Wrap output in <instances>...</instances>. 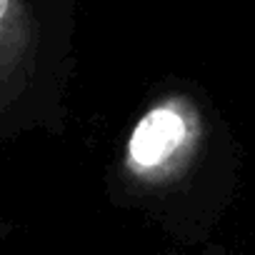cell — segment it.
<instances>
[{
  "label": "cell",
  "instance_id": "obj_1",
  "mask_svg": "<svg viewBox=\"0 0 255 255\" xmlns=\"http://www.w3.org/2000/svg\"><path fill=\"white\" fill-rule=\"evenodd\" d=\"M218 143V123L200 90L183 78L155 80L105 165L108 203L168 240L193 245L213 220Z\"/></svg>",
  "mask_w": 255,
  "mask_h": 255
},
{
  "label": "cell",
  "instance_id": "obj_2",
  "mask_svg": "<svg viewBox=\"0 0 255 255\" xmlns=\"http://www.w3.org/2000/svg\"><path fill=\"white\" fill-rule=\"evenodd\" d=\"M78 73V0H0V143L60 138Z\"/></svg>",
  "mask_w": 255,
  "mask_h": 255
},
{
  "label": "cell",
  "instance_id": "obj_3",
  "mask_svg": "<svg viewBox=\"0 0 255 255\" xmlns=\"http://www.w3.org/2000/svg\"><path fill=\"white\" fill-rule=\"evenodd\" d=\"M13 233H15V223H10V220H5V218H0V253H3V248L10 243Z\"/></svg>",
  "mask_w": 255,
  "mask_h": 255
},
{
  "label": "cell",
  "instance_id": "obj_4",
  "mask_svg": "<svg viewBox=\"0 0 255 255\" xmlns=\"http://www.w3.org/2000/svg\"><path fill=\"white\" fill-rule=\"evenodd\" d=\"M160 255H170V253H160Z\"/></svg>",
  "mask_w": 255,
  "mask_h": 255
}]
</instances>
